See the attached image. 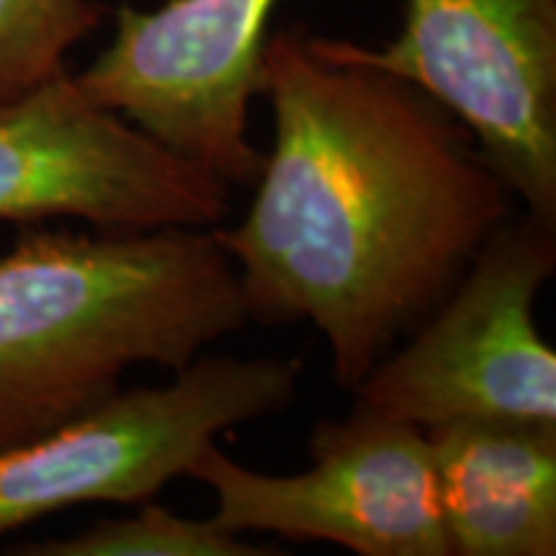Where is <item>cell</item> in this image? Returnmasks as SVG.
<instances>
[{
    "mask_svg": "<svg viewBox=\"0 0 556 556\" xmlns=\"http://www.w3.org/2000/svg\"><path fill=\"white\" fill-rule=\"evenodd\" d=\"M309 456L299 475H266L208 443L189 477L214 492V520L229 533L358 556H451L426 430L356 402L351 415L317 422Z\"/></svg>",
    "mask_w": 556,
    "mask_h": 556,
    "instance_id": "cell-6",
    "label": "cell"
},
{
    "mask_svg": "<svg viewBox=\"0 0 556 556\" xmlns=\"http://www.w3.org/2000/svg\"><path fill=\"white\" fill-rule=\"evenodd\" d=\"M26 556H263L274 554L229 533L217 520H193L142 503L129 518L99 520L70 539L34 541L16 548Z\"/></svg>",
    "mask_w": 556,
    "mask_h": 556,
    "instance_id": "cell-10",
    "label": "cell"
},
{
    "mask_svg": "<svg viewBox=\"0 0 556 556\" xmlns=\"http://www.w3.org/2000/svg\"><path fill=\"white\" fill-rule=\"evenodd\" d=\"M96 0H0V101L65 73V58L101 26Z\"/></svg>",
    "mask_w": 556,
    "mask_h": 556,
    "instance_id": "cell-11",
    "label": "cell"
},
{
    "mask_svg": "<svg viewBox=\"0 0 556 556\" xmlns=\"http://www.w3.org/2000/svg\"><path fill=\"white\" fill-rule=\"evenodd\" d=\"M451 556L556 554V422L426 428Z\"/></svg>",
    "mask_w": 556,
    "mask_h": 556,
    "instance_id": "cell-9",
    "label": "cell"
},
{
    "mask_svg": "<svg viewBox=\"0 0 556 556\" xmlns=\"http://www.w3.org/2000/svg\"><path fill=\"white\" fill-rule=\"evenodd\" d=\"M248 319L212 229H26L0 255V448L101 405L129 368L180 371Z\"/></svg>",
    "mask_w": 556,
    "mask_h": 556,
    "instance_id": "cell-2",
    "label": "cell"
},
{
    "mask_svg": "<svg viewBox=\"0 0 556 556\" xmlns=\"http://www.w3.org/2000/svg\"><path fill=\"white\" fill-rule=\"evenodd\" d=\"M229 189L90 101L67 70L0 101V222L73 217L103 232L212 229L227 217Z\"/></svg>",
    "mask_w": 556,
    "mask_h": 556,
    "instance_id": "cell-7",
    "label": "cell"
},
{
    "mask_svg": "<svg viewBox=\"0 0 556 556\" xmlns=\"http://www.w3.org/2000/svg\"><path fill=\"white\" fill-rule=\"evenodd\" d=\"M299 379L296 358L201 353L170 384L119 389L50 433L0 448V536L75 505L148 503L225 430L289 407Z\"/></svg>",
    "mask_w": 556,
    "mask_h": 556,
    "instance_id": "cell-3",
    "label": "cell"
},
{
    "mask_svg": "<svg viewBox=\"0 0 556 556\" xmlns=\"http://www.w3.org/2000/svg\"><path fill=\"white\" fill-rule=\"evenodd\" d=\"M332 47L428 93L556 227V0H405L397 39Z\"/></svg>",
    "mask_w": 556,
    "mask_h": 556,
    "instance_id": "cell-5",
    "label": "cell"
},
{
    "mask_svg": "<svg viewBox=\"0 0 556 556\" xmlns=\"http://www.w3.org/2000/svg\"><path fill=\"white\" fill-rule=\"evenodd\" d=\"M258 93L274 148L245 217L212 235L250 319H307L353 392L510 219L513 191L446 109L328 37L268 34Z\"/></svg>",
    "mask_w": 556,
    "mask_h": 556,
    "instance_id": "cell-1",
    "label": "cell"
},
{
    "mask_svg": "<svg viewBox=\"0 0 556 556\" xmlns=\"http://www.w3.org/2000/svg\"><path fill=\"white\" fill-rule=\"evenodd\" d=\"M278 0H165L116 13L109 47L75 75L83 93L229 186H253L248 139L263 47Z\"/></svg>",
    "mask_w": 556,
    "mask_h": 556,
    "instance_id": "cell-8",
    "label": "cell"
},
{
    "mask_svg": "<svg viewBox=\"0 0 556 556\" xmlns=\"http://www.w3.org/2000/svg\"><path fill=\"white\" fill-rule=\"evenodd\" d=\"M554 268V225L507 219L415 338L353 389L358 402L422 430L467 417L556 422V353L533 315Z\"/></svg>",
    "mask_w": 556,
    "mask_h": 556,
    "instance_id": "cell-4",
    "label": "cell"
}]
</instances>
